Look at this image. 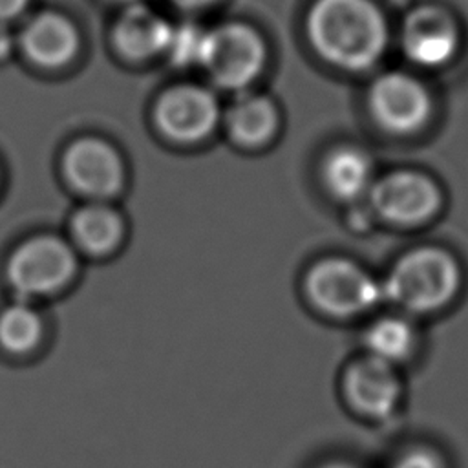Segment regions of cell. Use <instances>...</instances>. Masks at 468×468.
Masks as SVG:
<instances>
[{
    "label": "cell",
    "instance_id": "9a60e30c",
    "mask_svg": "<svg viewBox=\"0 0 468 468\" xmlns=\"http://www.w3.org/2000/svg\"><path fill=\"white\" fill-rule=\"evenodd\" d=\"M320 174L325 190L342 203L360 201L375 183L371 155L355 144L335 146L324 157Z\"/></svg>",
    "mask_w": 468,
    "mask_h": 468
},
{
    "label": "cell",
    "instance_id": "8992f818",
    "mask_svg": "<svg viewBox=\"0 0 468 468\" xmlns=\"http://www.w3.org/2000/svg\"><path fill=\"white\" fill-rule=\"evenodd\" d=\"M367 108L384 132L410 135L428 124L433 113V99L420 79L408 71L393 69L371 82Z\"/></svg>",
    "mask_w": 468,
    "mask_h": 468
},
{
    "label": "cell",
    "instance_id": "e0dca14e",
    "mask_svg": "<svg viewBox=\"0 0 468 468\" xmlns=\"http://www.w3.org/2000/svg\"><path fill=\"white\" fill-rule=\"evenodd\" d=\"M417 344L419 333L413 322L400 314L380 316L364 331L366 355L393 366H399L413 356Z\"/></svg>",
    "mask_w": 468,
    "mask_h": 468
},
{
    "label": "cell",
    "instance_id": "ac0fdd59",
    "mask_svg": "<svg viewBox=\"0 0 468 468\" xmlns=\"http://www.w3.org/2000/svg\"><path fill=\"white\" fill-rule=\"evenodd\" d=\"M46 325L33 302L13 300L0 309V349L13 356H27L44 340Z\"/></svg>",
    "mask_w": 468,
    "mask_h": 468
},
{
    "label": "cell",
    "instance_id": "d6986e66",
    "mask_svg": "<svg viewBox=\"0 0 468 468\" xmlns=\"http://www.w3.org/2000/svg\"><path fill=\"white\" fill-rule=\"evenodd\" d=\"M208 29L196 22H183L172 27V35L166 48V57L176 68L201 66Z\"/></svg>",
    "mask_w": 468,
    "mask_h": 468
},
{
    "label": "cell",
    "instance_id": "7c38bea8",
    "mask_svg": "<svg viewBox=\"0 0 468 468\" xmlns=\"http://www.w3.org/2000/svg\"><path fill=\"white\" fill-rule=\"evenodd\" d=\"M20 46L33 64L60 68L77 57L80 35L73 20L66 15L40 11L26 22L20 33Z\"/></svg>",
    "mask_w": 468,
    "mask_h": 468
},
{
    "label": "cell",
    "instance_id": "9c48e42d",
    "mask_svg": "<svg viewBox=\"0 0 468 468\" xmlns=\"http://www.w3.org/2000/svg\"><path fill=\"white\" fill-rule=\"evenodd\" d=\"M221 117L214 91L199 84H176L155 101L154 122L157 130L176 141L192 144L208 137Z\"/></svg>",
    "mask_w": 468,
    "mask_h": 468
},
{
    "label": "cell",
    "instance_id": "6da1fadb",
    "mask_svg": "<svg viewBox=\"0 0 468 468\" xmlns=\"http://www.w3.org/2000/svg\"><path fill=\"white\" fill-rule=\"evenodd\" d=\"M305 33L320 58L351 73L378 64L389 42L386 15L373 0H314Z\"/></svg>",
    "mask_w": 468,
    "mask_h": 468
},
{
    "label": "cell",
    "instance_id": "d4e9b609",
    "mask_svg": "<svg viewBox=\"0 0 468 468\" xmlns=\"http://www.w3.org/2000/svg\"><path fill=\"white\" fill-rule=\"evenodd\" d=\"M117 2H124V4L128 5V4H135V2H139V0H117Z\"/></svg>",
    "mask_w": 468,
    "mask_h": 468
},
{
    "label": "cell",
    "instance_id": "277c9868",
    "mask_svg": "<svg viewBox=\"0 0 468 468\" xmlns=\"http://www.w3.org/2000/svg\"><path fill=\"white\" fill-rule=\"evenodd\" d=\"M303 292L318 313L336 320L362 316L384 300L382 282L344 256L314 261L303 274Z\"/></svg>",
    "mask_w": 468,
    "mask_h": 468
},
{
    "label": "cell",
    "instance_id": "ffe728a7",
    "mask_svg": "<svg viewBox=\"0 0 468 468\" xmlns=\"http://www.w3.org/2000/svg\"><path fill=\"white\" fill-rule=\"evenodd\" d=\"M391 468H442V461L433 452L417 448L400 455Z\"/></svg>",
    "mask_w": 468,
    "mask_h": 468
},
{
    "label": "cell",
    "instance_id": "7402d4cb",
    "mask_svg": "<svg viewBox=\"0 0 468 468\" xmlns=\"http://www.w3.org/2000/svg\"><path fill=\"white\" fill-rule=\"evenodd\" d=\"M15 48V38L9 31V27L5 26V22H0V60H4L5 57L11 55Z\"/></svg>",
    "mask_w": 468,
    "mask_h": 468
},
{
    "label": "cell",
    "instance_id": "4fadbf2b",
    "mask_svg": "<svg viewBox=\"0 0 468 468\" xmlns=\"http://www.w3.org/2000/svg\"><path fill=\"white\" fill-rule=\"evenodd\" d=\"M172 24L146 4H128L113 24L112 38L128 60H148L166 51Z\"/></svg>",
    "mask_w": 468,
    "mask_h": 468
},
{
    "label": "cell",
    "instance_id": "cb8c5ba5",
    "mask_svg": "<svg viewBox=\"0 0 468 468\" xmlns=\"http://www.w3.org/2000/svg\"><path fill=\"white\" fill-rule=\"evenodd\" d=\"M318 468H360L358 464L351 463V461H344V459H333V461H325L322 463Z\"/></svg>",
    "mask_w": 468,
    "mask_h": 468
},
{
    "label": "cell",
    "instance_id": "3957f363",
    "mask_svg": "<svg viewBox=\"0 0 468 468\" xmlns=\"http://www.w3.org/2000/svg\"><path fill=\"white\" fill-rule=\"evenodd\" d=\"M79 252L57 234H35L18 243L5 261V282L18 300L60 294L79 272Z\"/></svg>",
    "mask_w": 468,
    "mask_h": 468
},
{
    "label": "cell",
    "instance_id": "5bb4252c",
    "mask_svg": "<svg viewBox=\"0 0 468 468\" xmlns=\"http://www.w3.org/2000/svg\"><path fill=\"white\" fill-rule=\"evenodd\" d=\"M126 236L122 214L106 201H88L69 219V241L79 254L106 258L119 250Z\"/></svg>",
    "mask_w": 468,
    "mask_h": 468
},
{
    "label": "cell",
    "instance_id": "ba28073f",
    "mask_svg": "<svg viewBox=\"0 0 468 468\" xmlns=\"http://www.w3.org/2000/svg\"><path fill=\"white\" fill-rule=\"evenodd\" d=\"M66 183L88 201H110L126 183V168L113 144L86 135L73 141L62 155Z\"/></svg>",
    "mask_w": 468,
    "mask_h": 468
},
{
    "label": "cell",
    "instance_id": "8fae6325",
    "mask_svg": "<svg viewBox=\"0 0 468 468\" xmlns=\"http://www.w3.org/2000/svg\"><path fill=\"white\" fill-rule=\"evenodd\" d=\"M402 377L397 366L362 355L342 373V395L347 406L371 420L391 417L402 400Z\"/></svg>",
    "mask_w": 468,
    "mask_h": 468
},
{
    "label": "cell",
    "instance_id": "30bf717a",
    "mask_svg": "<svg viewBox=\"0 0 468 468\" xmlns=\"http://www.w3.org/2000/svg\"><path fill=\"white\" fill-rule=\"evenodd\" d=\"M402 53L419 68L433 69L448 64L461 48V29L442 5L413 7L400 27Z\"/></svg>",
    "mask_w": 468,
    "mask_h": 468
},
{
    "label": "cell",
    "instance_id": "603a6c76",
    "mask_svg": "<svg viewBox=\"0 0 468 468\" xmlns=\"http://www.w3.org/2000/svg\"><path fill=\"white\" fill-rule=\"evenodd\" d=\"M172 5L179 7V9H186V11H196V9H203L208 7L212 4H216L218 0H168Z\"/></svg>",
    "mask_w": 468,
    "mask_h": 468
},
{
    "label": "cell",
    "instance_id": "52a82bcc",
    "mask_svg": "<svg viewBox=\"0 0 468 468\" xmlns=\"http://www.w3.org/2000/svg\"><path fill=\"white\" fill-rule=\"evenodd\" d=\"M367 197L373 212L397 227L424 225L442 207L437 181L417 170H395L375 179Z\"/></svg>",
    "mask_w": 468,
    "mask_h": 468
},
{
    "label": "cell",
    "instance_id": "7a4b0ae2",
    "mask_svg": "<svg viewBox=\"0 0 468 468\" xmlns=\"http://www.w3.org/2000/svg\"><path fill=\"white\" fill-rule=\"evenodd\" d=\"M463 287L457 258L442 247L404 252L382 280L384 300L408 314H431L448 307Z\"/></svg>",
    "mask_w": 468,
    "mask_h": 468
},
{
    "label": "cell",
    "instance_id": "2e32d148",
    "mask_svg": "<svg viewBox=\"0 0 468 468\" xmlns=\"http://www.w3.org/2000/svg\"><path fill=\"white\" fill-rule=\"evenodd\" d=\"M278 122L276 104L267 95L250 90L238 91L225 113L230 139L243 148H260L267 144L274 137Z\"/></svg>",
    "mask_w": 468,
    "mask_h": 468
},
{
    "label": "cell",
    "instance_id": "44dd1931",
    "mask_svg": "<svg viewBox=\"0 0 468 468\" xmlns=\"http://www.w3.org/2000/svg\"><path fill=\"white\" fill-rule=\"evenodd\" d=\"M29 0H0V22H7L27 7Z\"/></svg>",
    "mask_w": 468,
    "mask_h": 468
},
{
    "label": "cell",
    "instance_id": "5b68a950",
    "mask_svg": "<svg viewBox=\"0 0 468 468\" xmlns=\"http://www.w3.org/2000/svg\"><path fill=\"white\" fill-rule=\"evenodd\" d=\"M267 55L258 29L243 22H225L208 29L201 68L216 86L243 91L263 71Z\"/></svg>",
    "mask_w": 468,
    "mask_h": 468
}]
</instances>
